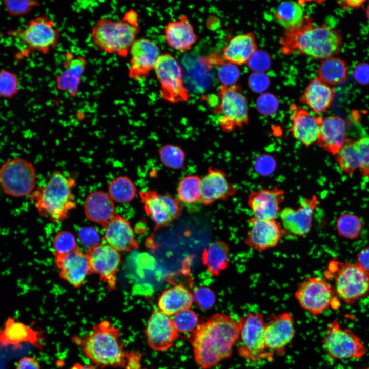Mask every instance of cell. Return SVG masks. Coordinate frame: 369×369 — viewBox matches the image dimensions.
<instances>
[{
  "label": "cell",
  "mask_w": 369,
  "mask_h": 369,
  "mask_svg": "<svg viewBox=\"0 0 369 369\" xmlns=\"http://www.w3.org/2000/svg\"><path fill=\"white\" fill-rule=\"evenodd\" d=\"M172 322L178 333L193 332L197 327L198 317L190 309L183 310L173 316Z\"/></svg>",
  "instance_id": "cell-43"
},
{
  "label": "cell",
  "mask_w": 369,
  "mask_h": 369,
  "mask_svg": "<svg viewBox=\"0 0 369 369\" xmlns=\"http://www.w3.org/2000/svg\"><path fill=\"white\" fill-rule=\"evenodd\" d=\"M249 68L255 72H263L270 66L271 60L268 54L262 51H257L247 63Z\"/></svg>",
  "instance_id": "cell-50"
},
{
  "label": "cell",
  "mask_w": 369,
  "mask_h": 369,
  "mask_svg": "<svg viewBox=\"0 0 369 369\" xmlns=\"http://www.w3.org/2000/svg\"><path fill=\"white\" fill-rule=\"evenodd\" d=\"M75 180L59 171L53 172L46 183L29 196L40 216L53 223L65 220L76 207Z\"/></svg>",
  "instance_id": "cell-4"
},
{
  "label": "cell",
  "mask_w": 369,
  "mask_h": 369,
  "mask_svg": "<svg viewBox=\"0 0 369 369\" xmlns=\"http://www.w3.org/2000/svg\"><path fill=\"white\" fill-rule=\"evenodd\" d=\"M347 123L341 117L330 115L323 119L316 144L335 155L347 141Z\"/></svg>",
  "instance_id": "cell-28"
},
{
  "label": "cell",
  "mask_w": 369,
  "mask_h": 369,
  "mask_svg": "<svg viewBox=\"0 0 369 369\" xmlns=\"http://www.w3.org/2000/svg\"><path fill=\"white\" fill-rule=\"evenodd\" d=\"M102 225L105 243L120 253L137 248L138 243L131 224L121 215L115 214Z\"/></svg>",
  "instance_id": "cell-27"
},
{
  "label": "cell",
  "mask_w": 369,
  "mask_h": 369,
  "mask_svg": "<svg viewBox=\"0 0 369 369\" xmlns=\"http://www.w3.org/2000/svg\"><path fill=\"white\" fill-rule=\"evenodd\" d=\"M353 75L355 81L361 85L369 84V64L361 62L354 68Z\"/></svg>",
  "instance_id": "cell-54"
},
{
  "label": "cell",
  "mask_w": 369,
  "mask_h": 369,
  "mask_svg": "<svg viewBox=\"0 0 369 369\" xmlns=\"http://www.w3.org/2000/svg\"><path fill=\"white\" fill-rule=\"evenodd\" d=\"M193 302L200 309L207 310L212 308L216 300L214 292L206 286L197 288L192 294Z\"/></svg>",
  "instance_id": "cell-48"
},
{
  "label": "cell",
  "mask_w": 369,
  "mask_h": 369,
  "mask_svg": "<svg viewBox=\"0 0 369 369\" xmlns=\"http://www.w3.org/2000/svg\"><path fill=\"white\" fill-rule=\"evenodd\" d=\"M164 38L167 45L178 51L189 50L197 41L198 36L186 15L170 21L164 30Z\"/></svg>",
  "instance_id": "cell-29"
},
{
  "label": "cell",
  "mask_w": 369,
  "mask_h": 369,
  "mask_svg": "<svg viewBox=\"0 0 369 369\" xmlns=\"http://www.w3.org/2000/svg\"><path fill=\"white\" fill-rule=\"evenodd\" d=\"M128 76L132 80L145 79L154 70L161 55L160 49L153 40L146 38L136 39L132 45Z\"/></svg>",
  "instance_id": "cell-18"
},
{
  "label": "cell",
  "mask_w": 369,
  "mask_h": 369,
  "mask_svg": "<svg viewBox=\"0 0 369 369\" xmlns=\"http://www.w3.org/2000/svg\"><path fill=\"white\" fill-rule=\"evenodd\" d=\"M318 203L316 195L301 198L296 208L286 207L279 214L281 225L285 232L294 236H303L308 234L312 227L314 211Z\"/></svg>",
  "instance_id": "cell-17"
},
{
  "label": "cell",
  "mask_w": 369,
  "mask_h": 369,
  "mask_svg": "<svg viewBox=\"0 0 369 369\" xmlns=\"http://www.w3.org/2000/svg\"><path fill=\"white\" fill-rule=\"evenodd\" d=\"M52 244L54 255L67 254L78 249L74 235L66 230L60 231L56 234Z\"/></svg>",
  "instance_id": "cell-44"
},
{
  "label": "cell",
  "mask_w": 369,
  "mask_h": 369,
  "mask_svg": "<svg viewBox=\"0 0 369 369\" xmlns=\"http://www.w3.org/2000/svg\"><path fill=\"white\" fill-rule=\"evenodd\" d=\"M3 2L6 11L12 17L25 16L40 5L39 2L32 0H6Z\"/></svg>",
  "instance_id": "cell-45"
},
{
  "label": "cell",
  "mask_w": 369,
  "mask_h": 369,
  "mask_svg": "<svg viewBox=\"0 0 369 369\" xmlns=\"http://www.w3.org/2000/svg\"><path fill=\"white\" fill-rule=\"evenodd\" d=\"M249 229L244 242L250 248L263 251L275 247L285 233L276 219H262L254 217L249 220Z\"/></svg>",
  "instance_id": "cell-19"
},
{
  "label": "cell",
  "mask_w": 369,
  "mask_h": 369,
  "mask_svg": "<svg viewBox=\"0 0 369 369\" xmlns=\"http://www.w3.org/2000/svg\"><path fill=\"white\" fill-rule=\"evenodd\" d=\"M20 83L17 75L10 70H0V98L12 99L18 94Z\"/></svg>",
  "instance_id": "cell-42"
},
{
  "label": "cell",
  "mask_w": 369,
  "mask_h": 369,
  "mask_svg": "<svg viewBox=\"0 0 369 369\" xmlns=\"http://www.w3.org/2000/svg\"><path fill=\"white\" fill-rule=\"evenodd\" d=\"M69 369H97L96 367L93 365H86L79 362L74 363L72 366Z\"/></svg>",
  "instance_id": "cell-58"
},
{
  "label": "cell",
  "mask_w": 369,
  "mask_h": 369,
  "mask_svg": "<svg viewBox=\"0 0 369 369\" xmlns=\"http://www.w3.org/2000/svg\"><path fill=\"white\" fill-rule=\"evenodd\" d=\"M139 31V24H132L122 18L104 17L92 26L91 40L98 51L124 58L129 53Z\"/></svg>",
  "instance_id": "cell-5"
},
{
  "label": "cell",
  "mask_w": 369,
  "mask_h": 369,
  "mask_svg": "<svg viewBox=\"0 0 369 369\" xmlns=\"http://www.w3.org/2000/svg\"><path fill=\"white\" fill-rule=\"evenodd\" d=\"M356 263L369 272V246L364 248L359 252Z\"/></svg>",
  "instance_id": "cell-56"
},
{
  "label": "cell",
  "mask_w": 369,
  "mask_h": 369,
  "mask_svg": "<svg viewBox=\"0 0 369 369\" xmlns=\"http://www.w3.org/2000/svg\"><path fill=\"white\" fill-rule=\"evenodd\" d=\"M63 69L55 78L57 89L70 97H76L88 61L81 55H76L68 52L65 53Z\"/></svg>",
  "instance_id": "cell-23"
},
{
  "label": "cell",
  "mask_w": 369,
  "mask_h": 369,
  "mask_svg": "<svg viewBox=\"0 0 369 369\" xmlns=\"http://www.w3.org/2000/svg\"><path fill=\"white\" fill-rule=\"evenodd\" d=\"M256 105L259 113L263 115L269 116L273 115L277 111L279 101L273 94L265 93L258 98Z\"/></svg>",
  "instance_id": "cell-49"
},
{
  "label": "cell",
  "mask_w": 369,
  "mask_h": 369,
  "mask_svg": "<svg viewBox=\"0 0 369 369\" xmlns=\"http://www.w3.org/2000/svg\"><path fill=\"white\" fill-rule=\"evenodd\" d=\"M7 33L23 45V49L16 55V58L19 60L35 52L43 55L48 54L56 48L61 36L54 21L46 14L30 19L22 29L9 30Z\"/></svg>",
  "instance_id": "cell-6"
},
{
  "label": "cell",
  "mask_w": 369,
  "mask_h": 369,
  "mask_svg": "<svg viewBox=\"0 0 369 369\" xmlns=\"http://www.w3.org/2000/svg\"><path fill=\"white\" fill-rule=\"evenodd\" d=\"M296 335L295 321L288 312L271 314L264 326V339L267 349L274 355L283 356Z\"/></svg>",
  "instance_id": "cell-15"
},
{
  "label": "cell",
  "mask_w": 369,
  "mask_h": 369,
  "mask_svg": "<svg viewBox=\"0 0 369 369\" xmlns=\"http://www.w3.org/2000/svg\"><path fill=\"white\" fill-rule=\"evenodd\" d=\"M335 91L317 77L312 79L299 98L301 103L309 107L315 114L325 113L331 107Z\"/></svg>",
  "instance_id": "cell-31"
},
{
  "label": "cell",
  "mask_w": 369,
  "mask_h": 369,
  "mask_svg": "<svg viewBox=\"0 0 369 369\" xmlns=\"http://www.w3.org/2000/svg\"><path fill=\"white\" fill-rule=\"evenodd\" d=\"M322 345L328 357L333 361L360 359L367 352L361 339L352 330L342 327L336 319L327 324Z\"/></svg>",
  "instance_id": "cell-10"
},
{
  "label": "cell",
  "mask_w": 369,
  "mask_h": 369,
  "mask_svg": "<svg viewBox=\"0 0 369 369\" xmlns=\"http://www.w3.org/2000/svg\"><path fill=\"white\" fill-rule=\"evenodd\" d=\"M229 251L228 245L222 241L212 243L204 250L203 262L211 274L218 275L227 268Z\"/></svg>",
  "instance_id": "cell-35"
},
{
  "label": "cell",
  "mask_w": 369,
  "mask_h": 369,
  "mask_svg": "<svg viewBox=\"0 0 369 369\" xmlns=\"http://www.w3.org/2000/svg\"><path fill=\"white\" fill-rule=\"evenodd\" d=\"M279 40L283 54H297L321 60L338 54L342 45V37L337 30L325 24L315 25L307 15L299 26L284 30Z\"/></svg>",
  "instance_id": "cell-2"
},
{
  "label": "cell",
  "mask_w": 369,
  "mask_h": 369,
  "mask_svg": "<svg viewBox=\"0 0 369 369\" xmlns=\"http://www.w3.org/2000/svg\"><path fill=\"white\" fill-rule=\"evenodd\" d=\"M136 191L135 183L129 177L119 176L109 184L108 194L114 202L126 203L134 198Z\"/></svg>",
  "instance_id": "cell-38"
},
{
  "label": "cell",
  "mask_w": 369,
  "mask_h": 369,
  "mask_svg": "<svg viewBox=\"0 0 369 369\" xmlns=\"http://www.w3.org/2000/svg\"><path fill=\"white\" fill-rule=\"evenodd\" d=\"M54 257L60 277L74 288L81 286L91 274L86 254L79 249Z\"/></svg>",
  "instance_id": "cell-26"
},
{
  "label": "cell",
  "mask_w": 369,
  "mask_h": 369,
  "mask_svg": "<svg viewBox=\"0 0 369 369\" xmlns=\"http://www.w3.org/2000/svg\"><path fill=\"white\" fill-rule=\"evenodd\" d=\"M355 369H369V367H362V368H358Z\"/></svg>",
  "instance_id": "cell-60"
},
{
  "label": "cell",
  "mask_w": 369,
  "mask_h": 369,
  "mask_svg": "<svg viewBox=\"0 0 369 369\" xmlns=\"http://www.w3.org/2000/svg\"><path fill=\"white\" fill-rule=\"evenodd\" d=\"M238 321L217 313L197 326L191 338L194 360L201 369H210L231 357L239 338Z\"/></svg>",
  "instance_id": "cell-1"
},
{
  "label": "cell",
  "mask_w": 369,
  "mask_h": 369,
  "mask_svg": "<svg viewBox=\"0 0 369 369\" xmlns=\"http://www.w3.org/2000/svg\"><path fill=\"white\" fill-rule=\"evenodd\" d=\"M44 338L40 332L26 324L8 317L0 330V347L12 346L17 349L23 343H29L39 350L44 348Z\"/></svg>",
  "instance_id": "cell-25"
},
{
  "label": "cell",
  "mask_w": 369,
  "mask_h": 369,
  "mask_svg": "<svg viewBox=\"0 0 369 369\" xmlns=\"http://www.w3.org/2000/svg\"><path fill=\"white\" fill-rule=\"evenodd\" d=\"M84 208L89 220L101 224L115 214L114 201L108 193L100 190L94 191L87 196Z\"/></svg>",
  "instance_id": "cell-32"
},
{
  "label": "cell",
  "mask_w": 369,
  "mask_h": 369,
  "mask_svg": "<svg viewBox=\"0 0 369 369\" xmlns=\"http://www.w3.org/2000/svg\"><path fill=\"white\" fill-rule=\"evenodd\" d=\"M216 67L217 76L222 85L231 86L236 84L240 75L237 66L223 61Z\"/></svg>",
  "instance_id": "cell-46"
},
{
  "label": "cell",
  "mask_w": 369,
  "mask_h": 369,
  "mask_svg": "<svg viewBox=\"0 0 369 369\" xmlns=\"http://www.w3.org/2000/svg\"><path fill=\"white\" fill-rule=\"evenodd\" d=\"M240 333L238 355L250 363L272 361L274 355L266 346L265 320L260 313H250L238 320Z\"/></svg>",
  "instance_id": "cell-8"
},
{
  "label": "cell",
  "mask_w": 369,
  "mask_h": 369,
  "mask_svg": "<svg viewBox=\"0 0 369 369\" xmlns=\"http://www.w3.org/2000/svg\"><path fill=\"white\" fill-rule=\"evenodd\" d=\"M365 2V1L347 0L339 1L338 3L341 8H358L362 7Z\"/></svg>",
  "instance_id": "cell-57"
},
{
  "label": "cell",
  "mask_w": 369,
  "mask_h": 369,
  "mask_svg": "<svg viewBox=\"0 0 369 369\" xmlns=\"http://www.w3.org/2000/svg\"><path fill=\"white\" fill-rule=\"evenodd\" d=\"M139 194L146 213L156 225H167L180 215L182 206L177 198L152 190L141 191Z\"/></svg>",
  "instance_id": "cell-16"
},
{
  "label": "cell",
  "mask_w": 369,
  "mask_h": 369,
  "mask_svg": "<svg viewBox=\"0 0 369 369\" xmlns=\"http://www.w3.org/2000/svg\"><path fill=\"white\" fill-rule=\"evenodd\" d=\"M160 162L167 168L178 170L183 167L186 154L179 146L174 144H165L158 150Z\"/></svg>",
  "instance_id": "cell-41"
},
{
  "label": "cell",
  "mask_w": 369,
  "mask_h": 369,
  "mask_svg": "<svg viewBox=\"0 0 369 369\" xmlns=\"http://www.w3.org/2000/svg\"><path fill=\"white\" fill-rule=\"evenodd\" d=\"M354 145L359 156L360 173L369 178V137L355 140Z\"/></svg>",
  "instance_id": "cell-47"
},
{
  "label": "cell",
  "mask_w": 369,
  "mask_h": 369,
  "mask_svg": "<svg viewBox=\"0 0 369 369\" xmlns=\"http://www.w3.org/2000/svg\"><path fill=\"white\" fill-rule=\"evenodd\" d=\"M200 187L201 203L205 206L211 205L218 200H226L237 191L223 171L212 167L201 178Z\"/></svg>",
  "instance_id": "cell-22"
},
{
  "label": "cell",
  "mask_w": 369,
  "mask_h": 369,
  "mask_svg": "<svg viewBox=\"0 0 369 369\" xmlns=\"http://www.w3.org/2000/svg\"><path fill=\"white\" fill-rule=\"evenodd\" d=\"M16 369H40V364L36 358L25 356L19 360Z\"/></svg>",
  "instance_id": "cell-55"
},
{
  "label": "cell",
  "mask_w": 369,
  "mask_h": 369,
  "mask_svg": "<svg viewBox=\"0 0 369 369\" xmlns=\"http://www.w3.org/2000/svg\"><path fill=\"white\" fill-rule=\"evenodd\" d=\"M193 302L191 293L181 284L164 291L158 301L159 310L169 316L190 309Z\"/></svg>",
  "instance_id": "cell-33"
},
{
  "label": "cell",
  "mask_w": 369,
  "mask_h": 369,
  "mask_svg": "<svg viewBox=\"0 0 369 369\" xmlns=\"http://www.w3.org/2000/svg\"><path fill=\"white\" fill-rule=\"evenodd\" d=\"M276 168V161L273 157L268 155L258 156L254 162V168L257 172L262 176L272 174Z\"/></svg>",
  "instance_id": "cell-52"
},
{
  "label": "cell",
  "mask_w": 369,
  "mask_h": 369,
  "mask_svg": "<svg viewBox=\"0 0 369 369\" xmlns=\"http://www.w3.org/2000/svg\"><path fill=\"white\" fill-rule=\"evenodd\" d=\"M86 254L91 274L97 275L109 290H115L121 264L120 253L106 243H99L88 249Z\"/></svg>",
  "instance_id": "cell-14"
},
{
  "label": "cell",
  "mask_w": 369,
  "mask_h": 369,
  "mask_svg": "<svg viewBox=\"0 0 369 369\" xmlns=\"http://www.w3.org/2000/svg\"><path fill=\"white\" fill-rule=\"evenodd\" d=\"M366 17L369 21V4L367 6L365 11Z\"/></svg>",
  "instance_id": "cell-59"
},
{
  "label": "cell",
  "mask_w": 369,
  "mask_h": 369,
  "mask_svg": "<svg viewBox=\"0 0 369 369\" xmlns=\"http://www.w3.org/2000/svg\"><path fill=\"white\" fill-rule=\"evenodd\" d=\"M269 84L268 76L262 72H255L249 78L250 88L254 91L260 92L265 90Z\"/></svg>",
  "instance_id": "cell-53"
},
{
  "label": "cell",
  "mask_w": 369,
  "mask_h": 369,
  "mask_svg": "<svg viewBox=\"0 0 369 369\" xmlns=\"http://www.w3.org/2000/svg\"><path fill=\"white\" fill-rule=\"evenodd\" d=\"M354 141L353 139H347L335 155L339 166L347 175L352 174L360 166L359 156L355 147Z\"/></svg>",
  "instance_id": "cell-39"
},
{
  "label": "cell",
  "mask_w": 369,
  "mask_h": 369,
  "mask_svg": "<svg viewBox=\"0 0 369 369\" xmlns=\"http://www.w3.org/2000/svg\"><path fill=\"white\" fill-rule=\"evenodd\" d=\"M257 51L255 34L248 32L234 36L225 46L221 54L222 59L236 66L247 64Z\"/></svg>",
  "instance_id": "cell-30"
},
{
  "label": "cell",
  "mask_w": 369,
  "mask_h": 369,
  "mask_svg": "<svg viewBox=\"0 0 369 369\" xmlns=\"http://www.w3.org/2000/svg\"><path fill=\"white\" fill-rule=\"evenodd\" d=\"M121 337L119 329L109 321L104 320L94 324L83 337L75 336L73 340L95 365L125 368L128 353L124 350Z\"/></svg>",
  "instance_id": "cell-3"
},
{
  "label": "cell",
  "mask_w": 369,
  "mask_h": 369,
  "mask_svg": "<svg viewBox=\"0 0 369 369\" xmlns=\"http://www.w3.org/2000/svg\"><path fill=\"white\" fill-rule=\"evenodd\" d=\"M284 198V190L276 186L270 189L261 188L249 194L247 204L254 217L274 219L279 216L280 205Z\"/></svg>",
  "instance_id": "cell-24"
},
{
  "label": "cell",
  "mask_w": 369,
  "mask_h": 369,
  "mask_svg": "<svg viewBox=\"0 0 369 369\" xmlns=\"http://www.w3.org/2000/svg\"><path fill=\"white\" fill-rule=\"evenodd\" d=\"M335 294L334 288L325 280L308 277L299 284L294 296L301 308L317 317L330 308H337Z\"/></svg>",
  "instance_id": "cell-12"
},
{
  "label": "cell",
  "mask_w": 369,
  "mask_h": 369,
  "mask_svg": "<svg viewBox=\"0 0 369 369\" xmlns=\"http://www.w3.org/2000/svg\"><path fill=\"white\" fill-rule=\"evenodd\" d=\"M145 334L148 345L157 351L170 348L179 335L172 320L159 310L153 311L150 315Z\"/></svg>",
  "instance_id": "cell-20"
},
{
  "label": "cell",
  "mask_w": 369,
  "mask_h": 369,
  "mask_svg": "<svg viewBox=\"0 0 369 369\" xmlns=\"http://www.w3.org/2000/svg\"><path fill=\"white\" fill-rule=\"evenodd\" d=\"M289 110L292 120L290 131L293 137L306 147L316 144L323 118L311 115L308 110L294 103Z\"/></svg>",
  "instance_id": "cell-21"
},
{
  "label": "cell",
  "mask_w": 369,
  "mask_h": 369,
  "mask_svg": "<svg viewBox=\"0 0 369 369\" xmlns=\"http://www.w3.org/2000/svg\"><path fill=\"white\" fill-rule=\"evenodd\" d=\"M201 178L197 175H189L180 180L177 187V194L181 203L186 205L201 203Z\"/></svg>",
  "instance_id": "cell-37"
},
{
  "label": "cell",
  "mask_w": 369,
  "mask_h": 369,
  "mask_svg": "<svg viewBox=\"0 0 369 369\" xmlns=\"http://www.w3.org/2000/svg\"><path fill=\"white\" fill-rule=\"evenodd\" d=\"M78 234L80 243L87 250L100 243L99 233L92 227L82 228Z\"/></svg>",
  "instance_id": "cell-51"
},
{
  "label": "cell",
  "mask_w": 369,
  "mask_h": 369,
  "mask_svg": "<svg viewBox=\"0 0 369 369\" xmlns=\"http://www.w3.org/2000/svg\"><path fill=\"white\" fill-rule=\"evenodd\" d=\"M217 97L213 112L218 116V124L223 131L231 132L248 124V101L240 85H221Z\"/></svg>",
  "instance_id": "cell-9"
},
{
  "label": "cell",
  "mask_w": 369,
  "mask_h": 369,
  "mask_svg": "<svg viewBox=\"0 0 369 369\" xmlns=\"http://www.w3.org/2000/svg\"><path fill=\"white\" fill-rule=\"evenodd\" d=\"M348 68L342 58L333 56L321 60L317 77L328 85H335L345 81Z\"/></svg>",
  "instance_id": "cell-34"
},
{
  "label": "cell",
  "mask_w": 369,
  "mask_h": 369,
  "mask_svg": "<svg viewBox=\"0 0 369 369\" xmlns=\"http://www.w3.org/2000/svg\"><path fill=\"white\" fill-rule=\"evenodd\" d=\"M154 70L165 100L171 103L188 101L190 94L183 84L182 68L174 56L169 53L161 54Z\"/></svg>",
  "instance_id": "cell-13"
},
{
  "label": "cell",
  "mask_w": 369,
  "mask_h": 369,
  "mask_svg": "<svg viewBox=\"0 0 369 369\" xmlns=\"http://www.w3.org/2000/svg\"><path fill=\"white\" fill-rule=\"evenodd\" d=\"M333 278L337 296L353 304L369 294V272L356 263L332 261L326 271Z\"/></svg>",
  "instance_id": "cell-7"
},
{
  "label": "cell",
  "mask_w": 369,
  "mask_h": 369,
  "mask_svg": "<svg viewBox=\"0 0 369 369\" xmlns=\"http://www.w3.org/2000/svg\"><path fill=\"white\" fill-rule=\"evenodd\" d=\"M336 228L340 236L348 240H354L359 237L361 233L362 223L356 214L345 213L337 218Z\"/></svg>",
  "instance_id": "cell-40"
},
{
  "label": "cell",
  "mask_w": 369,
  "mask_h": 369,
  "mask_svg": "<svg viewBox=\"0 0 369 369\" xmlns=\"http://www.w3.org/2000/svg\"><path fill=\"white\" fill-rule=\"evenodd\" d=\"M36 179L34 165L25 159L12 158L0 167V187L3 192L10 197L30 196L35 189Z\"/></svg>",
  "instance_id": "cell-11"
},
{
  "label": "cell",
  "mask_w": 369,
  "mask_h": 369,
  "mask_svg": "<svg viewBox=\"0 0 369 369\" xmlns=\"http://www.w3.org/2000/svg\"><path fill=\"white\" fill-rule=\"evenodd\" d=\"M305 16L303 9L299 2H282L278 5L274 13L275 20L284 30L299 26Z\"/></svg>",
  "instance_id": "cell-36"
}]
</instances>
